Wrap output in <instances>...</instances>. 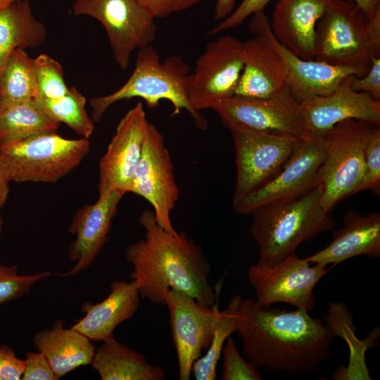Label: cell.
<instances>
[{"instance_id": "7a4b0ae2", "label": "cell", "mask_w": 380, "mask_h": 380, "mask_svg": "<svg viewBox=\"0 0 380 380\" xmlns=\"http://www.w3.org/2000/svg\"><path fill=\"white\" fill-rule=\"evenodd\" d=\"M144 238L126 248L131 264L130 277L142 298L166 305L170 289L184 292L198 303L212 306L219 296L208 279L210 265L201 248L184 232L170 233L156 221L153 211L144 210L139 219Z\"/></svg>"}, {"instance_id": "8fae6325", "label": "cell", "mask_w": 380, "mask_h": 380, "mask_svg": "<svg viewBox=\"0 0 380 380\" xmlns=\"http://www.w3.org/2000/svg\"><path fill=\"white\" fill-rule=\"evenodd\" d=\"M242 46L230 35L207 44L190 74L189 98L196 110H213L234 95L243 68Z\"/></svg>"}, {"instance_id": "d6a6232c", "label": "cell", "mask_w": 380, "mask_h": 380, "mask_svg": "<svg viewBox=\"0 0 380 380\" xmlns=\"http://www.w3.org/2000/svg\"><path fill=\"white\" fill-rule=\"evenodd\" d=\"M222 380H260L262 376L248 360L239 353L236 343L229 336L222 351Z\"/></svg>"}, {"instance_id": "7402d4cb", "label": "cell", "mask_w": 380, "mask_h": 380, "mask_svg": "<svg viewBox=\"0 0 380 380\" xmlns=\"http://www.w3.org/2000/svg\"><path fill=\"white\" fill-rule=\"evenodd\" d=\"M110 289L102 301L84 303L81 310L84 315L71 327L91 341H103L113 335L115 329L138 310L141 296L134 281L115 280Z\"/></svg>"}, {"instance_id": "2e32d148", "label": "cell", "mask_w": 380, "mask_h": 380, "mask_svg": "<svg viewBox=\"0 0 380 380\" xmlns=\"http://www.w3.org/2000/svg\"><path fill=\"white\" fill-rule=\"evenodd\" d=\"M218 298L213 305L208 306L180 291L170 289L167 294L180 380L190 379L194 362L210 343L219 312Z\"/></svg>"}, {"instance_id": "d4e9b609", "label": "cell", "mask_w": 380, "mask_h": 380, "mask_svg": "<svg viewBox=\"0 0 380 380\" xmlns=\"http://www.w3.org/2000/svg\"><path fill=\"white\" fill-rule=\"evenodd\" d=\"M92 368L102 380H163L164 370L151 365L137 351L120 343L114 335L96 348Z\"/></svg>"}, {"instance_id": "d590c367", "label": "cell", "mask_w": 380, "mask_h": 380, "mask_svg": "<svg viewBox=\"0 0 380 380\" xmlns=\"http://www.w3.org/2000/svg\"><path fill=\"white\" fill-rule=\"evenodd\" d=\"M350 86L355 91L365 92L380 100V57L372 58L370 68L364 76H352Z\"/></svg>"}, {"instance_id": "8d00e7d4", "label": "cell", "mask_w": 380, "mask_h": 380, "mask_svg": "<svg viewBox=\"0 0 380 380\" xmlns=\"http://www.w3.org/2000/svg\"><path fill=\"white\" fill-rule=\"evenodd\" d=\"M23 380H58L46 357L40 352H27Z\"/></svg>"}, {"instance_id": "7c38bea8", "label": "cell", "mask_w": 380, "mask_h": 380, "mask_svg": "<svg viewBox=\"0 0 380 380\" xmlns=\"http://www.w3.org/2000/svg\"><path fill=\"white\" fill-rule=\"evenodd\" d=\"M174 167L164 138L158 128L148 122L141 156L134 172L129 192L146 199L152 206L157 223L170 233H177L170 213L179 198Z\"/></svg>"}, {"instance_id": "30bf717a", "label": "cell", "mask_w": 380, "mask_h": 380, "mask_svg": "<svg viewBox=\"0 0 380 380\" xmlns=\"http://www.w3.org/2000/svg\"><path fill=\"white\" fill-rule=\"evenodd\" d=\"M291 255L272 266L255 264L248 271L249 283L255 292V301L267 308L284 303L306 311L315 308V286L333 267L312 263Z\"/></svg>"}, {"instance_id": "ee69618b", "label": "cell", "mask_w": 380, "mask_h": 380, "mask_svg": "<svg viewBox=\"0 0 380 380\" xmlns=\"http://www.w3.org/2000/svg\"><path fill=\"white\" fill-rule=\"evenodd\" d=\"M20 0H0V9H2Z\"/></svg>"}, {"instance_id": "1f68e13d", "label": "cell", "mask_w": 380, "mask_h": 380, "mask_svg": "<svg viewBox=\"0 0 380 380\" xmlns=\"http://www.w3.org/2000/svg\"><path fill=\"white\" fill-rule=\"evenodd\" d=\"M50 275L49 271L20 275L16 265L0 264V305L21 298L28 293L36 283Z\"/></svg>"}, {"instance_id": "ab89813d", "label": "cell", "mask_w": 380, "mask_h": 380, "mask_svg": "<svg viewBox=\"0 0 380 380\" xmlns=\"http://www.w3.org/2000/svg\"><path fill=\"white\" fill-rule=\"evenodd\" d=\"M368 37L375 57H380V8L368 23Z\"/></svg>"}, {"instance_id": "5b68a950", "label": "cell", "mask_w": 380, "mask_h": 380, "mask_svg": "<svg viewBox=\"0 0 380 380\" xmlns=\"http://www.w3.org/2000/svg\"><path fill=\"white\" fill-rule=\"evenodd\" d=\"M89 150L88 139H66L51 132L0 144V159L11 182L55 183Z\"/></svg>"}, {"instance_id": "f546056e", "label": "cell", "mask_w": 380, "mask_h": 380, "mask_svg": "<svg viewBox=\"0 0 380 380\" xmlns=\"http://www.w3.org/2000/svg\"><path fill=\"white\" fill-rule=\"evenodd\" d=\"M37 106L53 121L65 123L82 138L88 139L94 129V122L86 109V98L75 87L56 99H36Z\"/></svg>"}, {"instance_id": "e575fe53", "label": "cell", "mask_w": 380, "mask_h": 380, "mask_svg": "<svg viewBox=\"0 0 380 380\" xmlns=\"http://www.w3.org/2000/svg\"><path fill=\"white\" fill-rule=\"evenodd\" d=\"M271 0H243L234 11L210 30L208 34L214 35L239 26L248 16L264 10Z\"/></svg>"}, {"instance_id": "9c48e42d", "label": "cell", "mask_w": 380, "mask_h": 380, "mask_svg": "<svg viewBox=\"0 0 380 380\" xmlns=\"http://www.w3.org/2000/svg\"><path fill=\"white\" fill-rule=\"evenodd\" d=\"M75 15H87L105 29L116 63L127 68L130 56L156 39L155 18L139 0H75Z\"/></svg>"}, {"instance_id": "44dd1931", "label": "cell", "mask_w": 380, "mask_h": 380, "mask_svg": "<svg viewBox=\"0 0 380 380\" xmlns=\"http://www.w3.org/2000/svg\"><path fill=\"white\" fill-rule=\"evenodd\" d=\"M359 255L380 256V214L366 215L350 210L343 218V226L334 231L331 241L323 249L305 258L311 263L335 266Z\"/></svg>"}, {"instance_id": "cb8c5ba5", "label": "cell", "mask_w": 380, "mask_h": 380, "mask_svg": "<svg viewBox=\"0 0 380 380\" xmlns=\"http://www.w3.org/2000/svg\"><path fill=\"white\" fill-rule=\"evenodd\" d=\"M89 338L78 331L64 327L57 319L51 329L34 334L32 343L47 359L58 379L74 369L91 365L96 350Z\"/></svg>"}, {"instance_id": "836d02e7", "label": "cell", "mask_w": 380, "mask_h": 380, "mask_svg": "<svg viewBox=\"0 0 380 380\" xmlns=\"http://www.w3.org/2000/svg\"><path fill=\"white\" fill-rule=\"evenodd\" d=\"M365 173L353 194L369 189L379 194L380 189V128L376 126L367 141L365 149Z\"/></svg>"}, {"instance_id": "6da1fadb", "label": "cell", "mask_w": 380, "mask_h": 380, "mask_svg": "<svg viewBox=\"0 0 380 380\" xmlns=\"http://www.w3.org/2000/svg\"><path fill=\"white\" fill-rule=\"evenodd\" d=\"M247 360L257 369L310 374L331 355L334 329L308 311H287L242 299L236 331Z\"/></svg>"}, {"instance_id": "277c9868", "label": "cell", "mask_w": 380, "mask_h": 380, "mask_svg": "<svg viewBox=\"0 0 380 380\" xmlns=\"http://www.w3.org/2000/svg\"><path fill=\"white\" fill-rule=\"evenodd\" d=\"M189 81V67L180 56L172 55L161 61L158 51L147 46L139 50L134 69L123 85L111 94L91 99V118L94 122H99L110 106L125 99L140 98L149 108L165 100L173 107L172 116L186 110L196 127L204 130L208 121L191 104Z\"/></svg>"}, {"instance_id": "4fadbf2b", "label": "cell", "mask_w": 380, "mask_h": 380, "mask_svg": "<svg viewBox=\"0 0 380 380\" xmlns=\"http://www.w3.org/2000/svg\"><path fill=\"white\" fill-rule=\"evenodd\" d=\"M252 15L249 30L254 37L243 42V68L234 95L266 98L286 86V64L264 10Z\"/></svg>"}, {"instance_id": "d6986e66", "label": "cell", "mask_w": 380, "mask_h": 380, "mask_svg": "<svg viewBox=\"0 0 380 380\" xmlns=\"http://www.w3.org/2000/svg\"><path fill=\"white\" fill-rule=\"evenodd\" d=\"M351 77L328 95L300 102L310 137H322L336 124L349 119L379 126L380 100L367 93L353 91L350 86Z\"/></svg>"}, {"instance_id": "8992f818", "label": "cell", "mask_w": 380, "mask_h": 380, "mask_svg": "<svg viewBox=\"0 0 380 380\" xmlns=\"http://www.w3.org/2000/svg\"><path fill=\"white\" fill-rule=\"evenodd\" d=\"M376 125L354 119L336 124L323 136L320 169L321 204L330 213L344 198L353 195L365 173V149Z\"/></svg>"}, {"instance_id": "83f0119b", "label": "cell", "mask_w": 380, "mask_h": 380, "mask_svg": "<svg viewBox=\"0 0 380 380\" xmlns=\"http://www.w3.org/2000/svg\"><path fill=\"white\" fill-rule=\"evenodd\" d=\"M58 126L34 101L16 104L0 111V144L56 132Z\"/></svg>"}, {"instance_id": "ac0fdd59", "label": "cell", "mask_w": 380, "mask_h": 380, "mask_svg": "<svg viewBox=\"0 0 380 380\" xmlns=\"http://www.w3.org/2000/svg\"><path fill=\"white\" fill-rule=\"evenodd\" d=\"M125 194L118 190L110 191L75 212L68 228L75 239L68 253L69 260L75 264L61 277L76 276L93 264L107 241L112 220Z\"/></svg>"}, {"instance_id": "74e56055", "label": "cell", "mask_w": 380, "mask_h": 380, "mask_svg": "<svg viewBox=\"0 0 380 380\" xmlns=\"http://www.w3.org/2000/svg\"><path fill=\"white\" fill-rule=\"evenodd\" d=\"M203 0H139L155 18H165L185 11Z\"/></svg>"}, {"instance_id": "ba28073f", "label": "cell", "mask_w": 380, "mask_h": 380, "mask_svg": "<svg viewBox=\"0 0 380 380\" xmlns=\"http://www.w3.org/2000/svg\"><path fill=\"white\" fill-rule=\"evenodd\" d=\"M230 130L243 129L302 140L310 137L300 103L286 86L266 98L233 95L214 109Z\"/></svg>"}, {"instance_id": "484cf974", "label": "cell", "mask_w": 380, "mask_h": 380, "mask_svg": "<svg viewBox=\"0 0 380 380\" xmlns=\"http://www.w3.org/2000/svg\"><path fill=\"white\" fill-rule=\"evenodd\" d=\"M46 36L44 25L34 18L27 0L0 9V72L15 49L36 47Z\"/></svg>"}, {"instance_id": "3957f363", "label": "cell", "mask_w": 380, "mask_h": 380, "mask_svg": "<svg viewBox=\"0 0 380 380\" xmlns=\"http://www.w3.org/2000/svg\"><path fill=\"white\" fill-rule=\"evenodd\" d=\"M319 184L294 199L262 206L251 215V234L258 246V264L274 266L295 254L298 247L332 229L335 220L321 204Z\"/></svg>"}, {"instance_id": "f1b7e54d", "label": "cell", "mask_w": 380, "mask_h": 380, "mask_svg": "<svg viewBox=\"0 0 380 380\" xmlns=\"http://www.w3.org/2000/svg\"><path fill=\"white\" fill-rule=\"evenodd\" d=\"M242 299L239 295H236L224 310H219L207 352L193 365L191 373L195 379L215 380L217 377L216 367L227 338L236 331L238 310Z\"/></svg>"}, {"instance_id": "ffe728a7", "label": "cell", "mask_w": 380, "mask_h": 380, "mask_svg": "<svg viewBox=\"0 0 380 380\" xmlns=\"http://www.w3.org/2000/svg\"><path fill=\"white\" fill-rule=\"evenodd\" d=\"M331 0H278L270 23L277 40L304 60L315 59L316 25Z\"/></svg>"}, {"instance_id": "4dcf8cb0", "label": "cell", "mask_w": 380, "mask_h": 380, "mask_svg": "<svg viewBox=\"0 0 380 380\" xmlns=\"http://www.w3.org/2000/svg\"><path fill=\"white\" fill-rule=\"evenodd\" d=\"M33 62L37 87L36 99H56L68 94L69 87L65 82L63 68L58 61L46 54H41L34 58Z\"/></svg>"}, {"instance_id": "60d3db41", "label": "cell", "mask_w": 380, "mask_h": 380, "mask_svg": "<svg viewBox=\"0 0 380 380\" xmlns=\"http://www.w3.org/2000/svg\"><path fill=\"white\" fill-rule=\"evenodd\" d=\"M10 178L0 159V210L4 206L10 191Z\"/></svg>"}, {"instance_id": "e0dca14e", "label": "cell", "mask_w": 380, "mask_h": 380, "mask_svg": "<svg viewBox=\"0 0 380 380\" xmlns=\"http://www.w3.org/2000/svg\"><path fill=\"white\" fill-rule=\"evenodd\" d=\"M148 122L141 102L122 118L99 161V196L115 190L129 192Z\"/></svg>"}, {"instance_id": "9a60e30c", "label": "cell", "mask_w": 380, "mask_h": 380, "mask_svg": "<svg viewBox=\"0 0 380 380\" xmlns=\"http://www.w3.org/2000/svg\"><path fill=\"white\" fill-rule=\"evenodd\" d=\"M231 131L237 170L234 206L279 173L298 140L243 129Z\"/></svg>"}, {"instance_id": "4316f807", "label": "cell", "mask_w": 380, "mask_h": 380, "mask_svg": "<svg viewBox=\"0 0 380 380\" xmlns=\"http://www.w3.org/2000/svg\"><path fill=\"white\" fill-rule=\"evenodd\" d=\"M37 97L33 59L25 49H16L0 72V111Z\"/></svg>"}, {"instance_id": "7bdbcfd3", "label": "cell", "mask_w": 380, "mask_h": 380, "mask_svg": "<svg viewBox=\"0 0 380 380\" xmlns=\"http://www.w3.org/2000/svg\"><path fill=\"white\" fill-rule=\"evenodd\" d=\"M363 11L369 19L372 18L380 8V0H353Z\"/></svg>"}, {"instance_id": "603a6c76", "label": "cell", "mask_w": 380, "mask_h": 380, "mask_svg": "<svg viewBox=\"0 0 380 380\" xmlns=\"http://www.w3.org/2000/svg\"><path fill=\"white\" fill-rule=\"evenodd\" d=\"M279 48L286 64V85L299 103L315 96L328 95L350 77H362L367 73L358 68L334 65L315 59H302L279 42Z\"/></svg>"}, {"instance_id": "5bb4252c", "label": "cell", "mask_w": 380, "mask_h": 380, "mask_svg": "<svg viewBox=\"0 0 380 380\" xmlns=\"http://www.w3.org/2000/svg\"><path fill=\"white\" fill-rule=\"evenodd\" d=\"M323 159L322 137L298 140L279 173L234 205L235 212L251 215L262 206L294 199L306 194L319 184Z\"/></svg>"}, {"instance_id": "52a82bcc", "label": "cell", "mask_w": 380, "mask_h": 380, "mask_svg": "<svg viewBox=\"0 0 380 380\" xmlns=\"http://www.w3.org/2000/svg\"><path fill=\"white\" fill-rule=\"evenodd\" d=\"M369 20L353 0H331L316 25L315 60L367 72L375 57Z\"/></svg>"}, {"instance_id": "b9f144b4", "label": "cell", "mask_w": 380, "mask_h": 380, "mask_svg": "<svg viewBox=\"0 0 380 380\" xmlns=\"http://www.w3.org/2000/svg\"><path fill=\"white\" fill-rule=\"evenodd\" d=\"M236 0H217L214 18L215 20H222L229 15L234 7Z\"/></svg>"}, {"instance_id": "f6af8a7d", "label": "cell", "mask_w": 380, "mask_h": 380, "mask_svg": "<svg viewBox=\"0 0 380 380\" xmlns=\"http://www.w3.org/2000/svg\"><path fill=\"white\" fill-rule=\"evenodd\" d=\"M3 227H4V220L1 217H0V237L3 232Z\"/></svg>"}, {"instance_id": "f35d334b", "label": "cell", "mask_w": 380, "mask_h": 380, "mask_svg": "<svg viewBox=\"0 0 380 380\" xmlns=\"http://www.w3.org/2000/svg\"><path fill=\"white\" fill-rule=\"evenodd\" d=\"M25 360L18 358L10 346L0 345V380L22 379Z\"/></svg>"}]
</instances>
